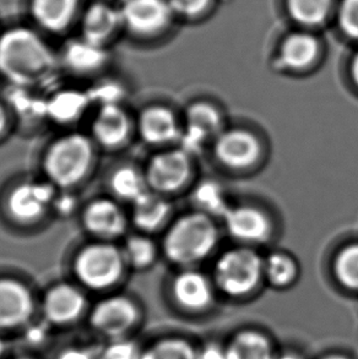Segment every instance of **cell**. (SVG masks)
<instances>
[{
  "label": "cell",
  "mask_w": 358,
  "mask_h": 359,
  "mask_svg": "<svg viewBox=\"0 0 358 359\" xmlns=\"http://www.w3.org/2000/svg\"><path fill=\"white\" fill-rule=\"evenodd\" d=\"M54 65L52 50L32 29L14 27L0 36V73L13 83H42L53 74Z\"/></svg>",
  "instance_id": "6da1fadb"
},
{
  "label": "cell",
  "mask_w": 358,
  "mask_h": 359,
  "mask_svg": "<svg viewBox=\"0 0 358 359\" xmlns=\"http://www.w3.org/2000/svg\"><path fill=\"white\" fill-rule=\"evenodd\" d=\"M218 229L213 219L195 212L179 219L166 234L165 252L171 262L192 266L203 262L215 250Z\"/></svg>",
  "instance_id": "7a4b0ae2"
},
{
  "label": "cell",
  "mask_w": 358,
  "mask_h": 359,
  "mask_svg": "<svg viewBox=\"0 0 358 359\" xmlns=\"http://www.w3.org/2000/svg\"><path fill=\"white\" fill-rule=\"evenodd\" d=\"M264 276V260L251 248L223 252L215 265V283L230 297L248 296Z\"/></svg>",
  "instance_id": "3957f363"
},
{
  "label": "cell",
  "mask_w": 358,
  "mask_h": 359,
  "mask_svg": "<svg viewBox=\"0 0 358 359\" xmlns=\"http://www.w3.org/2000/svg\"><path fill=\"white\" fill-rule=\"evenodd\" d=\"M92 155L91 144L85 136H65L49 149L44 161L46 172L57 184H75L86 175Z\"/></svg>",
  "instance_id": "277c9868"
},
{
  "label": "cell",
  "mask_w": 358,
  "mask_h": 359,
  "mask_svg": "<svg viewBox=\"0 0 358 359\" xmlns=\"http://www.w3.org/2000/svg\"><path fill=\"white\" fill-rule=\"evenodd\" d=\"M75 271L90 288L102 290L116 283L123 271L121 252L112 245H90L79 254Z\"/></svg>",
  "instance_id": "5b68a950"
},
{
  "label": "cell",
  "mask_w": 358,
  "mask_h": 359,
  "mask_svg": "<svg viewBox=\"0 0 358 359\" xmlns=\"http://www.w3.org/2000/svg\"><path fill=\"white\" fill-rule=\"evenodd\" d=\"M215 156L225 167L246 170L260 157L262 146L257 136L244 129L223 131L215 139Z\"/></svg>",
  "instance_id": "8992f818"
},
{
  "label": "cell",
  "mask_w": 358,
  "mask_h": 359,
  "mask_svg": "<svg viewBox=\"0 0 358 359\" xmlns=\"http://www.w3.org/2000/svg\"><path fill=\"white\" fill-rule=\"evenodd\" d=\"M119 10L123 27L138 34L160 32L173 14L168 0H126Z\"/></svg>",
  "instance_id": "52a82bcc"
},
{
  "label": "cell",
  "mask_w": 358,
  "mask_h": 359,
  "mask_svg": "<svg viewBox=\"0 0 358 359\" xmlns=\"http://www.w3.org/2000/svg\"><path fill=\"white\" fill-rule=\"evenodd\" d=\"M192 175L190 156L184 151H167L151 160L146 180L162 193H171L182 188Z\"/></svg>",
  "instance_id": "ba28073f"
},
{
  "label": "cell",
  "mask_w": 358,
  "mask_h": 359,
  "mask_svg": "<svg viewBox=\"0 0 358 359\" xmlns=\"http://www.w3.org/2000/svg\"><path fill=\"white\" fill-rule=\"evenodd\" d=\"M223 219L228 234L239 242L257 244L267 241L271 233L270 219L257 208H231Z\"/></svg>",
  "instance_id": "9c48e42d"
},
{
  "label": "cell",
  "mask_w": 358,
  "mask_h": 359,
  "mask_svg": "<svg viewBox=\"0 0 358 359\" xmlns=\"http://www.w3.org/2000/svg\"><path fill=\"white\" fill-rule=\"evenodd\" d=\"M138 318L135 306L128 298L114 297L101 302L92 313L91 323L96 330L108 336L124 334Z\"/></svg>",
  "instance_id": "30bf717a"
},
{
  "label": "cell",
  "mask_w": 358,
  "mask_h": 359,
  "mask_svg": "<svg viewBox=\"0 0 358 359\" xmlns=\"http://www.w3.org/2000/svg\"><path fill=\"white\" fill-rule=\"evenodd\" d=\"M175 302L190 311H201L213 301V287L208 277L193 270L179 273L172 286Z\"/></svg>",
  "instance_id": "8fae6325"
},
{
  "label": "cell",
  "mask_w": 358,
  "mask_h": 359,
  "mask_svg": "<svg viewBox=\"0 0 358 359\" xmlns=\"http://www.w3.org/2000/svg\"><path fill=\"white\" fill-rule=\"evenodd\" d=\"M32 309V298L26 287L13 280H0V327L24 324Z\"/></svg>",
  "instance_id": "7c38bea8"
},
{
  "label": "cell",
  "mask_w": 358,
  "mask_h": 359,
  "mask_svg": "<svg viewBox=\"0 0 358 359\" xmlns=\"http://www.w3.org/2000/svg\"><path fill=\"white\" fill-rule=\"evenodd\" d=\"M121 27V10L110 3H93L84 13L83 37L95 43L103 46Z\"/></svg>",
  "instance_id": "4fadbf2b"
},
{
  "label": "cell",
  "mask_w": 358,
  "mask_h": 359,
  "mask_svg": "<svg viewBox=\"0 0 358 359\" xmlns=\"http://www.w3.org/2000/svg\"><path fill=\"white\" fill-rule=\"evenodd\" d=\"M52 198L53 190L48 185L22 184L10 194L8 208L15 219L32 221L44 214Z\"/></svg>",
  "instance_id": "5bb4252c"
},
{
  "label": "cell",
  "mask_w": 358,
  "mask_h": 359,
  "mask_svg": "<svg viewBox=\"0 0 358 359\" xmlns=\"http://www.w3.org/2000/svg\"><path fill=\"white\" fill-rule=\"evenodd\" d=\"M79 11V0H31L34 21L47 31L60 32L73 22Z\"/></svg>",
  "instance_id": "9a60e30c"
},
{
  "label": "cell",
  "mask_w": 358,
  "mask_h": 359,
  "mask_svg": "<svg viewBox=\"0 0 358 359\" xmlns=\"http://www.w3.org/2000/svg\"><path fill=\"white\" fill-rule=\"evenodd\" d=\"M85 306L83 294L74 287L60 285L51 290L44 302V311L55 324H68L78 319Z\"/></svg>",
  "instance_id": "2e32d148"
},
{
  "label": "cell",
  "mask_w": 358,
  "mask_h": 359,
  "mask_svg": "<svg viewBox=\"0 0 358 359\" xmlns=\"http://www.w3.org/2000/svg\"><path fill=\"white\" fill-rule=\"evenodd\" d=\"M84 222L88 231L105 238H114L126 229L121 210L110 200H98L85 211Z\"/></svg>",
  "instance_id": "e0dca14e"
},
{
  "label": "cell",
  "mask_w": 358,
  "mask_h": 359,
  "mask_svg": "<svg viewBox=\"0 0 358 359\" xmlns=\"http://www.w3.org/2000/svg\"><path fill=\"white\" fill-rule=\"evenodd\" d=\"M140 133L147 142L155 145L178 140L180 135L175 114L165 107L149 108L142 113Z\"/></svg>",
  "instance_id": "ac0fdd59"
},
{
  "label": "cell",
  "mask_w": 358,
  "mask_h": 359,
  "mask_svg": "<svg viewBox=\"0 0 358 359\" xmlns=\"http://www.w3.org/2000/svg\"><path fill=\"white\" fill-rule=\"evenodd\" d=\"M131 123L124 111L117 104L103 106L93 123V133L103 145L118 146L129 136Z\"/></svg>",
  "instance_id": "d6986e66"
},
{
  "label": "cell",
  "mask_w": 358,
  "mask_h": 359,
  "mask_svg": "<svg viewBox=\"0 0 358 359\" xmlns=\"http://www.w3.org/2000/svg\"><path fill=\"white\" fill-rule=\"evenodd\" d=\"M319 54L318 41L308 34H293L281 46L280 60L291 70H305L314 63Z\"/></svg>",
  "instance_id": "ffe728a7"
},
{
  "label": "cell",
  "mask_w": 358,
  "mask_h": 359,
  "mask_svg": "<svg viewBox=\"0 0 358 359\" xmlns=\"http://www.w3.org/2000/svg\"><path fill=\"white\" fill-rule=\"evenodd\" d=\"M64 58L69 67L75 72L88 73L101 68L106 63L107 52L102 44L81 37L67 44Z\"/></svg>",
  "instance_id": "44dd1931"
},
{
  "label": "cell",
  "mask_w": 358,
  "mask_h": 359,
  "mask_svg": "<svg viewBox=\"0 0 358 359\" xmlns=\"http://www.w3.org/2000/svg\"><path fill=\"white\" fill-rule=\"evenodd\" d=\"M227 359H272L274 352L270 340L258 331L239 332L226 347Z\"/></svg>",
  "instance_id": "7402d4cb"
},
{
  "label": "cell",
  "mask_w": 358,
  "mask_h": 359,
  "mask_svg": "<svg viewBox=\"0 0 358 359\" xmlns=\"http://www.w3.org/2000/svg\"><path fill=\"white\" fill-rule=\"evenodd\" d=\"M171 206L162 196L146 191L134 201V219L140 229L154 231L165 222Z\"/></svg>",
  "instance_id": "603a6c76"
},
{
  "label": "cell",
  "mask_w": 358,
  "mask_h": 359,
  "mask_svg": "<svg viewBox=\"0 0 358 359\" xmlns=\"http://www.w3.org/2000/svg\"><path fill=\"white\" fill-rule=\"evenodd\" d=\"M192 201L200 214L208 217H221L227 214L231 206L228 205L223 187L213 180H205L195 187L192 194Z\"/></svg>",
  "instance_id": "cb8c5ba5"
},
{
  "label": "cell",
  "mask_w": 358,
  "mask_h": 359,
  "mask_svg": "<svg viewBox=\"0 0 358 359\" xmlns=\"http://www.w3.org/2000/svg\"><path fill=\"white\" fill-rule=\"evenodd\" d=\"M185 128L197 131L206 140L218 137L223 131V117L216 107L210 103H194L187 109Z\"/></svg>",
  "instance_id": "d4e9b609"
},
{
  "label": "cell",
  "mask_w": 358,
  "mask_h": 359,
  "mask_svg": "<svg viewBox=\"0 0 358 359\" xmlns=\"http://www.w3.org/2000/svg\"><path fill=\"white\" fill-rule=\"evenodd\" d=\"M298 275V266L293 257L285 252H272L264 260V276L272 286H290Z\"/></svg>",
  "instance_id": "484cf974"
},
{
  "label": "cell",
  "mask_w": 358,
  "mask_h": 359,
  "mask_svg": "<svg viewBox=\"0 0 358 359\" xmlns=\"http://www.w3.org/2000/svg\"><path fill=\"white\" fill-rule=\"evenodd\" d=\"M112 189L121 199L135 201L145 194L146 182L142 175L129 167L117 170L112 178Z\"/></svg>",
  "instance_id": "4316f807"
},
{
  "label": "cell",
  "mask_w": 358,
  "mask_h": 359,
  "mask_svg": "<svg viewBox=\"0 0 358 359\" xmlns=\"http://www.w3.org/2000/svg\"><path fill=\"white\" fill-rule=\"evenodd\" d=\"M338 281L351 291H358V244H351L340 250L334 262Z\"/></svg>",
  "instance_id": "83f0119b"
},
{
  "label": "cell",
  "mask_w": 358,
  "mask_h": 359,
  "mask_svg": "<svg viewBox=\"0 0 358 359\" xmlns=\"http://www.w3.org/2000/svg\"><path fill=\"white\" fill-rule=\"evenodd\" d=\"M88 104V98L79 93H62L52 98L47 111L55 121H73L83 112Z\"/></svg>",
  "instance_id": "f1b7e54d"
},
{
  "label": "cell",
  "mask_w": 358,
  "mask_h": 359,
  "mask_svg": "<svg viewBox=\"0 0 358 359\" xmlns=\"http://www.w3.org/2000/svg\"><path fill=\"white\" fill-rule=\"evenodd\" d=\"M141 359H198V351L187 341L167 339L145 351Z\"/></svg>",
  "instance_id": "f546056e"
},
{
  "label": "cell",
  "mask_w": 358,
  "mask_h": 359,
  "mask_svg": "<svg viewBox=\"0 0 358 359\" xmlns=\"http://www.w3.org/2000/svg\"><path fill=\"white\" fill-rule=\"evenodd\" d=\"M331 0H289V9L298 22L318 25L329 13Z\"/></svg>",
  "instance_id": "4dcf8cb0"
},
{
  "label": "cell",
  "mask_w": 358,
  "mask_h": 359,
  "mask_svg": "<svg viewBox=\"0 0 358 359\" xmlns=\"http://www.w3.org/2000/svg\"><path fill=\"white\" fill-rule=\"evenodd\" d=\"M126 255L134 266H149L155 260V245L147 238L134 237L126 243Z\"/></svg>",
  "instance_id": "1f68e13d"
},
{
  "label": "cell",
  "mask_w": 358,
  "mask_h": 359,
  "mask_svg": "<svg viewBox=\"0 0 358 359\" xmlns=\"http://www.w3.org/2000/svg\"><path fill=\"white\" fill-rule=\"evenodd\" d=\"M340 25L345 34L358 39V0H344L340 10Z\"/></svg>",
  "instance_id": "d6a6232c"
},
{
  "label": "cell",
  "mask_w": 358,
  "mask_h": 359,
  "mask_svg": "<svg viewBox=\"0 0 358 359\" xmlns=\"http://www.w3.org/2000/svg\"><path fill=\"white\" fill-rule=\"evenodd\" d=\"M142 353L131 342H118L111 345L102 355V359H141Z\"/></svg>",
  "instance_id": "836d02e7"
},
{
  "label": "cell",
  "mask_w": 358,
  "mask_h": 359,
  "mask_svg": "<svg viewBox=\"0 0 358 359\" xmlns=\"http://www.w3.org/2000/svg\"><path fill=\"white\" fill-rule=\"evenodd\" d=\"M173 13L193 16L201 13L210 0H168Z\"/></svg>",
  "instance_id": "e575fe53"
},
{
  "label": "cell",
  "mask_w": 358,
  "mask_h": 359,
  "mask_svg": "<svg viewBox=\"0 0 358 359\" xmlns=\"http://www.w3.org/2000/svg\"><path fill=\"white\" fill-rule=\"evenodd\" d=\"M121 88H116L114 85H107L96 90V98L103 102V106L117 104V100L121 97Z\"/></svg>",
  "instance_id": "d590c367"
},
{
  "label": "cell",
  "mask_w": 358,
  "mask_h": 359,
  "mask_svg": "<svg viewBox=\"0 0 358 359\" xmlns=\"http://www.w3.org/2000/svg\"><path fill=\"white\" fill-rule=\"evenodd\" d=\"M198 359H227L226 348L218 345L205 346L203 350L198 351Z\"/></svg>",
  "instance_id": "8d00e7d4"
},
{
  "label": "cell",
  "mask_w": 358,
  "mask_h": 359,
  "mask_svg": "<svg viewBox=\"0 0 358 359\" xmlns=\"http://www.w3.org/2000/svg\"><path fill=\"white\" fill-rule=\"evenodd\" d=\"M59 359H93L92 355L83 350H68L60 355Z\"/></svg>",
  "instance_id": "74e56055"
},
{
  "label": "cell",
  "mask_w": 358,
  "mask_h": 359,
  "mask_svg": "<svg viewBox=\"0 0 358 359\" xmlns=\"http://www.w3.org/2000/svg\"><path fill=\"white\" fill-rule=\"evenodd\" d=\"M351 76L354 79V83L358 88V54L354 57L351 64Z\"/></svg>",
  "instance_id": "f35d334b"
},
{
  "label": "cell",
  "mask_w": 358,
  "mask_h": 359,
  "mask_svg": "<svg viewBox=\"0 0 358 359\" xmlns=\"http://www.w3.org/2000/svg\"><path fill=\"white\" fill-rule=\"evenodd\" d=\"M272 359H303L300 355L297 353H292V352H285V353H281V355H274Z\"/></svg>",
  "instance_id": "ab89813d"
},
{
  "label": "cell",
  "mask_w": 358,
  "mask_h": 359,
  "mask_svg": "<svg viewBox=\"0 0 358 359\" xmlns=\"http://www.w3.org/2000/svg\"><path fill=\"white\" fill-rule=\"evenodd\" d=\"M5 124H6V116H5L4 109L0 107V134L4 130Z\"/></svg>",
  "instance_id": "60d3db41"
},
{
  "label": "cell",
  "mask_w": 358,
  "mask_h": 359,
  "mask_svg": "<svg viewBox=\"0 0 358 359\" xmlns=\"http://www.w3.org/2000/svg\"><path fill=\"white\" fill-rule=\"evenodd\" d=\"M321 359H350L347 358V357H345V355H326V357H324V358Z\"/></svg>",
  "instance_id": "b9f144b4"
},
{
  "label": "cell",
  "mask_w": 358,
  "mask_h": 359,
  "mask_svg": "<svg viewBox=\"0 0 358 359\" xmlns=\"http://www.w3.org/2000/svg\"><path fill=\"white\" fill-rule=\"evenodd\" d=\"M3 351H4V345L1 344V341H0V357L3 355Z\"/></svg>",
  "instance_id": "7bdbcfd3"
},
{
  "label": "cell",
  "mask_w": 358,
  "mask_h": 359,
  "mask_svg": "<svg viewBox=\"0 0 358 359\" xmlns=\"http://www.w3.org/2000/svg\"><path fill=\"white\" fill-rule=\"evenodd\" d=\"M114 1H121V3H123V1H126V0H114Z\"/></svg>",
  "instance_id": "ee69618b"
}]
</instances>
